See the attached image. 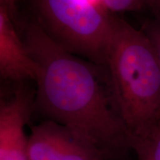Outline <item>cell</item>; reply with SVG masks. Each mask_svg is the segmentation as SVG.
I'll return each mask as SVG.
<instances>
[{
    "label": "cell",
    "instance_id": "obj_4",
    "mask_svg": "<svg viewBox=\"0 0 160 160\" xmlns=\"http://www.w3.org/2000/svg\"><path fill=\"white\" fill-rule=\"evenodd\" d=\"M28 160H109L111 157L85 138L49 119L31 127Z\"/></svg>",
    "mask_w": 160,
    "mask_h": 160
},
{
    "label": "cell",
    "instance_id": "obj_11",
    "mask_svg": "<svg viewBox=\"0 0 160 160\" xmlns=\"http://www.w3.org/2000/svg\"><path fill=\"white\" fill-rule=\"evenodd\" d=\"M17 0H0V5L5 6L13 17L17 15Z\"/></svg>",
    "mask_w": 160,
    "mask_h": 160
},
{
    "label": "cell",
    "instance_id": "obj_2",
    "mask_svg": "<svg viewBox=\"0 0 160 160\" xmlns=\"http://www.w3.org/2000/svg\"><path fill=\"white\" fill-rule=\"evenodd\" d=\"M110 95L131 135L145 130L160 115V62L141 29L115 17L105 66Z\"/></svg>",
    "mask_w": 160,
    "mask_h": 160
},
{
    "label": "cell",
    "instance_id": "obj_12",
    "mask_svg": "<svg viewBox=\"0 0 160 160\" xmlns=\"http://www.w3.org/2000/svg\"><path fill=\"white\" fill-rule=\"evenodd\" d=\"M17 1H18V0H17Z\"/></svg>",
    "mask_w": 160,
    "mask_h": 160
},
{
    "label": "cell",
    "instance_id": "obj_10",
    "mask_svg": "<svg viewBox=\"0 0 160 160\" xmlns=\"http://www.w3.org/2000/svg\"><path fill=\"white\" fill-rule=\"evenodd\" d=\"M145 7L150 9L153 19L160 22V0H146Z\"/></svg>",
    "mask_w": 160,
    "mask_h": 160
},
{
    "label": "cell",
    "instance_id": "obj_9",
    "mask_svg": "<svg viewBox=\"0 0 160 160\" xmlns=\"http://www.w3.org/2000/svg\"><path fill=\"white\" fill-rule=\"evenodd\" d=\"M140 29L151 42L160 62V22L153 19L145 20Z\"/></svg>",
    "mask_w": 160,
    "mask_h": 160
},
{
    "label": "cell",
    "instance_id": "obj_5",
    "mask_svg": "<svg viewBox=\"0 0 160 160\" xmlns=\"http://www.w3.org/2000/svg\"><path fill=\"white\" fill-rule=\"evenodd\" d=\"M35 110V93L20 85L0 102V160H28L25 127Z\"/></svg>",
    "mask_w": 160,
    "mask_h": 160
},
{
    "label": "cell",
    "instance_id": "obj_6",
    "mask_svg": "<svg viewBox=\"0 0 160 160\" xmlns=\"http://www.w3.org/2000/svg\"><path fill=\"white\" fill-rule=\"evenodd\" d=\"M15 19L5 6L0 5V73L5 79L22 82L37 80V63L23 39L18 34Z\"/></svg>",
    "mask_w": 160,
    "mask_h": 160
},
{
    "label": "cell",
    "instance_id": "obj_7",
    "mask_svg": "<svg viewBox=\"0 0 160 160\" xmlns=\"http://www.w3.org/2000/svg\"><path fill=\"white\" fill-rule=\"evenodd\" d=\"M130 148L137 160H160V116L142 131L131 135Z\"/></svg>",
    "mask_w": 160,
    "mask_h": 160
},
{
    "label": "cell",
    "instance_id": "obj_1",
    "mask_svg": "<svg viewBox=\"0 0 160 160\" xmlns=\"http://www.w3.org/2000/svg\"><path fill=\"white\" fill-rule=\"evenodd\" d=\"M26 47L39 67L35 109L112 157L130 148L131 133L92 66L53 40L36 19L24 25Z\"/></svg>",
    "mask_w": 160,
    "mask_h": 160
},
{
    "label": "cell",
    "instance_id": "obj_3",
    "mask_svg": "<svg viewBox=\"0 0 160 160\" xmlns=\"http://www.w3.org/2000/svg\"><path fill=\"white\" fill-rule=\"evenodd\" d=\"M35 19L56 42L73 54L105 66L115 17L102 0H32Z\"/></svg>",
    "mask_w": 160,
    "mask_h": 160
},
{
    "label": "cell",
    "instance_id": "obj_8",
    "mask_svg": "<svg viewBox=\"0 0 160 160\" xmlns=\"http://www.w3.org/2000/svg\"><path fill=\"white\" fill-rule=\"evenodd\" d=\"M102 2L111 13L140 11L146 5V0H102Z\"/></svg>",
    "mask_w": 160,
    "mask_h": 160
}]
</instances>
